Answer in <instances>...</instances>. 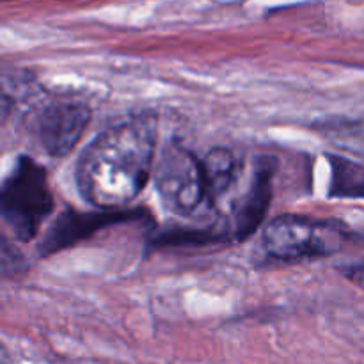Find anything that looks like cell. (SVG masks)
I'll list each match as a JSON object with an SVG mask.
<instances>
[{"mask_svg":"<svg viewBox=\"0 0 364 364\" xmlns=\"http://www.w3.org/2000/svg\"><path fill=\"white\" fill-rule=\"evenodd\" d=\"M155 144V128L142 119L116 124L96 135L75 169L82 198L107 212L130 205L151 176Z\"/></svg>","mask_w":364,"mask_h":364,"instance_id":"cell-1","label":"cell"},{"mask_svg":"<svg viewBox=\"0 0 364 364\" xmlns=\"http://www.w3.org/2000/svg\"><path fill=\"white\" fill-rule=\"evenodd\" d=\"M0 212L16 240L31 242L53 212V196L46 171L36 160L20 156L0 192Z\"/></svg>","mask_w":364,"mask_h":364,"instance_id":"cell-2","label":"cell"},{"mask_svg":"<svg viewBox=\"0 0 364 364\" xmlns=\"http://www.w3.org/2000/svg\"><path fill=\"white\" fill-rule=\"evenodd\" d=\"M350 238V231L338 220L279 215L263 231V247L270 258L294 263L334 255Z\"/></svg>","mask_w":364,"mask_h":364,"instance_id":"cell-3","label":"cell"},{"mask_svg":"<svg viewBox=\"0 0 364 364\" xmlns=\"http://www.w3.org/2000/svg\"><path fill=\"white\" fill-rule=\"evenodd\" d=\"M155 185L162 205L176 215H192L208 201L203 160L180 141H169L160 151Z\"/></svg>","mask_w":364,"mask_h":364,"instance_id":"cell-4","label":"cell"},{"mask_svg":"<svg viewBox=\"0 0 364 364\" xmlns=\"http://www.w3.org/2000/svg\"><path fill=\"white\" fill-rule=\"evenodd\" d=\"M89 121L91 109L84 102L71 98L52 100L36 114L34 134L46 155L63 159L80 142Z\"/></svg>","mask_w":364,"mask_h":364,"instance_id":"cell-5","label":"cell"},{"mask_svg":"<svg viewBox=\"0 0 364 364\" xmlns=\"http://www.w3.org/2000/svg\"><path fill=\"white\" fill-rule=\"evenodd\" d=\"M277 162L272 156H262L252 171L247 191L235 210V238L244 242L262 226L272 203V185Z\"/></svg>","mask_w":364,"mask_h":364,"instance_id":"cell-6","label":"cell"},{"mask_svg":"<svg viewBox=\"0 0 364 364\" xmlns=\"http://www.w3.org/2000/svg\"><path fill=\"white\" fill-rule=\"evenodd\" d=\"M121 219H124V217H116L114 213H95V215H80V213L73 212L64 213L53 223L46 237L43 238L41 245H39V252L43 256L53 255L55 251H60V249L82 240L84 237L91 235L92 231L109 226V224Z\"/></svg>","mask_w":364,"mask_h":364,"instance_id":"cell-7","label":"cell"},{"mask_svg":"<svg viewBox=\"0 0 364 364\" xmlns=\"http://www.w3.org/2000/svg\"><path fill=\"white\" fill-rule=\"evenodd\" d=\"M205 169L206 191H208V203L212 205L215 199L226 194L238 176L240 164L238 159L226 148H215L203 159Z\"/></svg>","mask_w":364,"mask_h":364,"instance_id":"cell-8","label":"cell"},{"mask_svg":"<svg viewBox=\"0 0 364 364\" xmlns=\"http://www.w3.org/2000/svg\"><path fill=\"white\" fill-rule=\"evenodd\" d=\"M333 166L331 196L364 198V167L343 156H329Z\"/></svg>","mask_w":364,"mask_h":364,"instance_id":"cell-9","label":"cell"},{"mask_svg":"<svg viewBox=\"0 0 364 364\" xmlns=\"http://www.w3.org/2000/svg\"><path fill=\"white\" fill-rule=\"evenodd\" d=\"M23 256L7 242V238H2V274L4 277L16 276L18 272H23Z\"/></svg>","mask_w":364,"mask_h":364,"instance_id":"cell-10","label":"cell"},{"mask_svg":"<svg viewBox=\"0 0 364 364\" xmlns=\"http://www.w3.org/2000/svg\"><path fill=\"white\" fill-rule=\"evenodd\" d=\"M345 276L354 281V284L364 288V263H361V265L345 267Z\"/></svg>","mask_w":364,"mask_h":364,"instance_id":"cell-11","label":"cell"}]
</instances>
